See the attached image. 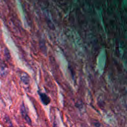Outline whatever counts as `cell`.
<instances>
[{
	"instance_id": "4",
	"label": "cell",
	"mask_w": 127,
	"mask_h": 127,
	"mask_svg": "<svg viewBox=\"0 0 127 127\" xmlns=\"http://www.w3.org/2000/svg\"></svg>"
},
{
	"instance_id": "1",
	"label": "cell",
	"mask_w": 127,
	"mask_h": 127,
	"mask_svg": "<svg viewBox=\"0 0 127 127\" xmlns=\"http://www.w3.org/2000/svg\"><path fill=\"white\" fill-rule=\"evenodd\" d=\"M20 112L22 116L25 120V121L27 122V123L29 125H31V120L27 114L24 103L22 104V105L20 106Z\"/></svg>"
},
{
	"instance_id": "2",
	"label": "cell",
	"mask_w": 127,
	"mask_h": 127,
	"mask_svg": "<svg viewBox=\"0 0 127 127\" xmlns=\"http://www.w3.org/2000/svg\"><path fill=\"white\" fill-rule=\"evenodd\" d=\"M38 94L39 95L41 101L44 105H47L50 103L51 101L50 98L46 94L44 93H41V92H39Z\"/></svg>"
},
{
	"instance_id": "3",
	"label": "cell",
	"mask_w": 127,
	"mask_h": 127,
	"mask_svg": "<svg viewBox=\"0 0 127 127\" xmlns=\"http://www.w3.org/2000/svg\"><path fill=\"white\" fill-rule=\"evenodd\" d=\"M53 127H57V124H56V123H54V126H53Z\"/></svg>"
}]
</instances>
